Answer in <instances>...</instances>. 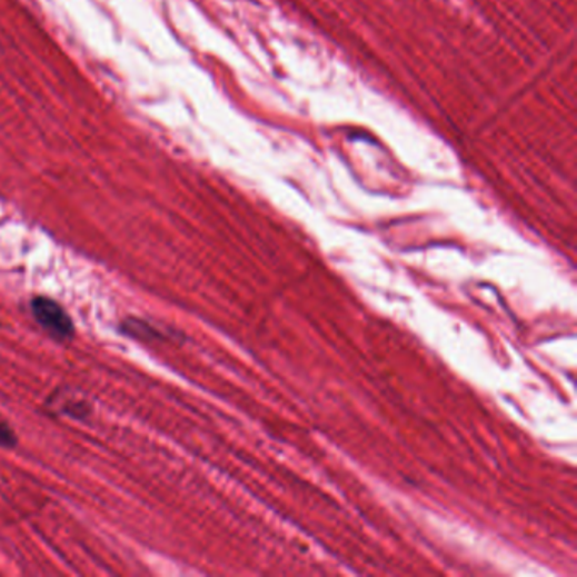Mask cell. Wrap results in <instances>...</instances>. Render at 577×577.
Here are the masks:
<instances>
[{"instance_id":"obj_2","label":"cell","mask_w":577,"mask_h":577,"mask_svg":"<svg viewBox=\"0 0 577 577\" xmlns=\"http://www.w3.org/2000/svg\"><path fill=\"white\" fill-rule=\"evenodd\" d=\"M121 330L126 336L136 337V339L157 340L163 337L157 327H152L151 324L145 322L141 319L126 320L122 324Z\"/></svg>"},{"instance_id":"obj_3","label":"cell","mask_w":577,"mask_h":577,"mask_svg":"<svg viewBox=\"0 0 577 577\" xmlns=\"http://www.w3.org/2000/svg\"><path fill=\"white\" fill-rule=\"evenodd\" d=\"M16 446H18V436H16L8 421L0 418V447L12 449Z\"/></svg>"},{"instance_id":"obj_1","label":"cell","mask_w":577,"mask_h":577,"mask_svg":"<svg viewBox=\"0 0 577 577\" xmlns=\"http://www.w3.org/2000/svg\"><path fill=\"white\" fill-rule=\"evenodd\" d=\"M31 312L36 322L40 324L47 330L48 336L53 337L54 340L67 342V340L73 339V320L68 316L67 310L58 301H54L53 298H32Z\"/></svg>"}]
</instances>
